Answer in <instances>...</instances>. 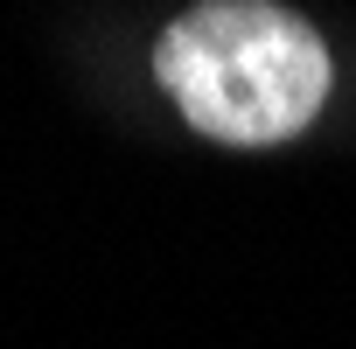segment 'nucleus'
<instances>
[{
    "instance_id": "1",
    "label": "nucleus",
    "mask_w": 356,
    "mask_h": 349,
    "mask_svg": "<svg viewBox=\"0 0 356 349\" xmlns=\"http://www.w3.org/2000/svg\"><path fill=\"white\" fill-rule=\"evenodd\" d=\"M154 77L196 133L231 147H273L321 112L335 70L300 15L273 0H203L182 22H168Z\"/></svg>"
}]
</instances>
